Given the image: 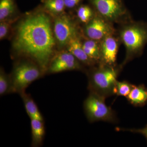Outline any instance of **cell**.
<instances>
[{"label": "cell", "instance_id": "19", "mask_svg": "<svg viewBox=\"0 0 147 147\" xmlns=\"http://www.w3.org/2000/svg\"><path fill=\"white\" fill-rule=\"evenodd\" d=\"M77 17L79 21L87 24L94 17L95 15L92 9L87 5H82L77 11Z\"/></svg>", "mask_w": 147, "mask_h": 147}, {"label": "cell", "instance_id": "16", "mask_svg": "<svg viewBox=\"0 0 147 147\" xmlns=\"http://www.w3.org/2000/svg\"><path fill=\"white\" fill-rule=\"evenodd\" d=\"M15 93L11 76H9L1 69L0 71L1 96Z\"/></svg>", "mask_w": 147, "mask_h": 147}, {"label": "cell", "instance_id": "7", "mask_svg": "<svg viewBox=\"0 0 147 147\" xmlns=\"http://www.w3.org/2000/svg\"><path fill=\"white\" fill-rule=\"evenodd\" d=\"M54 36L60 47L67 46L70 40L78 35L76 24L67 15L57 17L54 22Z\"/></svg>", "mask_w": 147, "mask_h": 147}, {"label": "cell", "instance_id": "12", "mask_svg": "<svg viewBox=\"0 0 147 147\" xmlns=\"http://www.w3.org/2000/svg\"><path fill=\"white\" fill-rule=\"evenodd\" d=\"M129 102L136 107H142L147 103V88L144 85L133 86L126 97Z\"/></svg>", "mask_w": 147, "mask_h": 147}, {"label": "cell", "instance_id": "5", "mask_svg": "<svg viewBox=\"0 0 147 147\" xmlns=\"http://www.w3.org/2000/svg\"><path fill=\"white\" fill-rule=\"evenodd\" d=\"M44 72L35 62H21L13 67L11 78L15 93L21 94Z\"/></svg>", "mask_w": 147, "mask_h": 147}, {"label": "cell", "instance_id": "14", "mask_svg": "<svg viewBox=\"0 0 147 147\" xmlns=\"http://www.w3.org/2000/svg\"><path fill=\"white\" fill-rule=\"evenodd\" d=\"M19 94L24 102L27 114L30 119H35L44 121L42 114L30 95L26 93V92H23Z\"/></svg>", "mask_w": 147, "mask_h": 147}, {"label": "cell", "instance_id": "22", "mask_svg": "<svg viewBox=\"0 0 147 147\" xmlns=\"http://www.w3.org/2000/svg\"><path fill=\"white\" fill-rule=\"evenodd\" d=\"M115 130L117 131H128L132 133H139L144 136L147 141V125L144 128L139 129L125 128L122 127H117Z\"/></svg>", "mask_w": 147, "mask_h": 147}, {"label": "cell", "instance_id": "20", "mask_svg": "<svg viewBox=\"0 0 147 147\" xmlns=\"http://www.w3.org/2000/svg\"><path fill=\"white\" fill-rule=\"evenodd\" d=\"M134 85L127 81H117L115 88V95L118 96L127 97L131 92Z\"/></svg>", "mask_w": 147, "mask_h": 147}, {"label": "cell", "instance_id": "4", "mask_svg": "<svg viewBox=\"0 0 147 147\" xmlns=\"http://www.w3.org/2000/svg\"><path fill=\"white\" fill-rule=\"evenodd\" d=\"M105 98L95 93L90 92L89 94L84 101L85 114L90 123L99 121L111 123H117L115 112L106 105Z\"/></svg>", "mask_w": 147, "mask_h": 147}, {"label": "cell", "instance_id": "2", "mask_svg": "<svg viewBox=\"0 0 147 147\" xmlns=\"http://www.w3.org/2000/svg\"><path fill=\"white\" fill-rule=\"evenodd\" d=\"M98 64L89 72L88 89L105 98L115 95L116 83L121 66Z\"/></svg>", "mask_w": 147, "mask_h": 147}, {"label": "cell", "instance_id": "10", "mask_svg": "<svg viewBox=\"0 0 147 147\" xmlns=\"http://www.w3.org/2000/svg\"><path fill=\"white\" fill-rule=\"evenodd\" d=\"M118 43L117 40L113 34L106 36L100 41V61L99 63L110 66L116 65Z\"/></svg>", "mask_w": 147, "mask_h": 147}, {"label": "cell", "instance_id": "1", "mask_svg": "<svg viewBox=\"0 0 147 147\" xmlns=\"http://www.w3.org/2000/svg\"><path fill=\"white\" fill-rule=\"evenodd\" d=\"M49 16L43 13L29 16L17 28L14 49L47 71L54 53L55 39Z\"/></svg>", "mask_w": 147, "mask_h": 147}, {"label": "cell", "instance_id": "6", "mask_svg": "<svg viewBox=\"0 0 147 147\" xmlns=\"http://www.w3.org/2000/svg\"><path fill=\"white\" fill-rule=\"evenodd\" d=\"M99 16L113 23L121 20L126 14L121 0H90Z\"/></svg>", "mask_w": 147, "mask_h": 147}, {"label": "cell", "instance_id": "11", "mask_svg": "<svg viewBox=\"0 0 147 147\" xmlns=\"http://www.w3.org/2000/svg\"><path fill=\"white\" fill-rule=\"evenodd\" d=\"M67 47V51L71 53L79 61L85 65L91 66L96 63L90 59L84 52L82 43L78 35L70 40Z\"/></svg>", "mask_w": 147, "mask_h": 147}, {"label": "cell", "instance_id": "3", "mask_svg": "<svg viewBox=\"0 0 147 147\" xmlns=\"http://www.w3.org/2000/svg\"><path fill=\"white\" fill-rule=\"evenodd\" d=\"M119 37L126 49V56L121 67L143 53L147 43V24L141 22L131 23L123 26Z\"/></svg>", "mask_w": 147, "mask_h": 147}, {"label": "cell", "instance_id": "23", "mask_svg": "<svg viewBox=\"0 0 147 147\" xmlns=\"http://www.w3.org/2000/svg\"><path fill=\"white\" fill-rule=\"evenodd\" d=\"M65 7L69 8H73L76 6L81 0H64Z\"/></svg>", "mask_w": 147, "mask_h": 147}, {"label": "cell", "instance_id": "18", "mask_svg": "<svg viewBox=\"0 0 147 147\" xmlns=\"http://www.w3.org/2000/svg\"><path fill=\"white\" fill-rule=\"evenodd\" d=\"M65 7L64 0H46L44 3L45 9L54 14L62 12Z\"/></svg>", "mask_w": 147, "mask_h": 147}, {"label": "cell", "instance_id": "21", "mask_svg": "<svg viewBox=\"0 0 147 147\" xmlns=\"http://www.w3.org/2000/svg\"><path fill=\"white\" fill-rule=\"evenodd\" d=\"M11 21L3 20L0 23V39L1 40L7 36L10 30Z\"/></svg>", "mask_w": 147, "mask_h": 147}, {"label": "cell", "instance_id": "15", "mask_svg": "<svg viewBox=\"0 0 147 147\" xmlns=\"http://www.w3.org/2000/svg\"><path fill=\"white\" fill-rule=\"evenodd\" d=\"M84 52L88 57L96 63H100V42L89 39L82 43Z\"/></svg>", "mask_w": 147, "mask_h": 147}, {"label": "cell", "instance_id": "17", "mask_svg": "<svg viewBox=\"0 0 147 147\" xmlns=\"http://www.w3.org/2000/svg\"><path fill=\"white\" fill-rule=\"evenodd\" d=\"M14 5L13 0H1L0 21L6 20L13 13Z\"/></svg>", "mask_w": 147, "mask_h": 147}, {"label": "cell", "instance_id": "9", "mask_svg": "<svg viewBox=\"0 0 147 147\" xmlns=\"http://www.w3.org/2000/svg\"><path fill=\"white\" fill-rule=\"evenodd\" d=\"M80 63L81 62L67 50L61 52L52 58L47 71L53 74L69 70H81L82 67Z\"/></svg>", "mask_w": 147, "mask_h": 147}, {"label": "cell", "instance_id": "13", "mask_svg": "<svg viewBox=\"0 0 147 147\" xmlns=\"http://www.w3.org/2000/svg\"><path fill=\"white\" fill-rule=\"evenodd\" d=\"M32 142L31 146L38 147L42 146L45 135L44 121L31 119Z\"/></svg>", "mask_w": 147, "mask_h": 147}, {"label": "cell", "instance_id": "8", "mask_svg": "<svg viewBox=\"0 0 147 147\" xmlns=\"http://www.w3.org/2000/svg\"><path fill=\"white\" fill-rule=\"evenodd\" d=\"M114 32L112 23L98 14L95 15L85 26V34L88 38L98 42Z\"/></svg>", "mask_w": 147, "mask_h": 147}]
</instances>
